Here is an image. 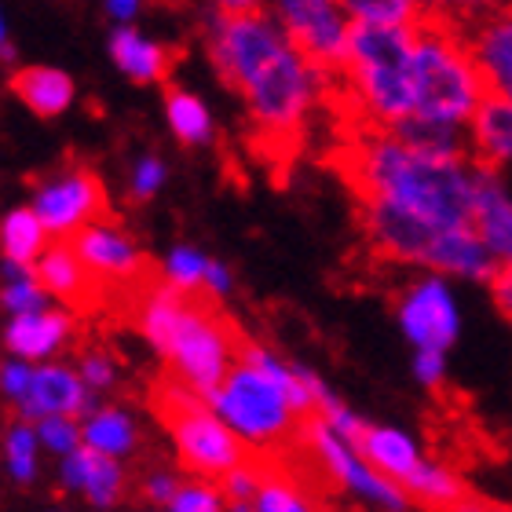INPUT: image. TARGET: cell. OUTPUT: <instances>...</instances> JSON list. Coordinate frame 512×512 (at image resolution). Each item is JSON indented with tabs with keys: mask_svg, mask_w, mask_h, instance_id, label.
I'll list each match as a JSON object with an SVG mask.
<instances>
[{
	"mask_svg": "<svg viewBox=\"0 0 512 512\" xmlns=\"http://www.w3.org/2000/svg\"><path fill=\"white\" fill-rule=\"evenodd\" d=\"M48 227L44 220L30 209H11L4 220H0V256L8 264L33 267L41 260V253L48 249Z\"/></svg>",
	"mask_w": 512,
	"mask_h": 512,
	"instance_id": "4316f807",
	"label": "cell"
},
{
	"mask_svg": "<svg viewBox=\"0 0 512 512\" xmlns=\"http://www.w3.org/2000/svg\"><path fill=\"white\" fill-rule=\"evenodd\" d=\"M77 374L85 377V384L92 388V392H103V388H110L114 384V359H107L103 352H88L81 355V370Z\"/></svg>",
	"mask_w": 512,
	"mask_h": 512,
	"instance_id": "74e56055",
	"label": "cell"
},
{
	"mask_svg": "<svg viewBox=\"0 0 512 512\" xmlns=\"http://www.w3.org/2000/svg\"><path fill=\"white\" fill-rule=\"evenodd\" d=\"M403 491L410 494V502L425 505L432 512H454L469 498V487L458 480V472H450L439 461H421L410 472V480L403 483Z\"/></svg>",
	"mask_w": 512,
	"mask_h": 512,
	"instance_id": "d4e9b609",
	"label": "cell"
},
{
	"mask_svg": "<svg viewBox=\"0 0 512 512\" xmlns=\"http://www.w3.org/2000/svg\"><path fill=\"white\" fill-rule=\"evenodd\" d=\"M205 271H209V256L198 253L191 246H176L165 260V278L172 286L183 289V293H194V289L205 286Z\"/></svg>",
	"mask_w": 512,
	"mask_h": 512,
	"instance_id": "1f68e13d",
	"label": "cell"
},
{
	"mask_svg": "<svg viewBox=\"0 0 512 512\" xmlns=\"http://www.w3.org/2000/svg\"><path fill=\"white\" fill-rule=\"evenodd\" d=\"M19 414L26 421H41L48 414H88L92 410V388L85 384V377L70 370V366H59V363H48V366H37L33 370V384L30 392L22 395L19 403Z\"/></svg>",
	"mask_w": 512,
	"mask_h": 512,
	"instance_id": "2e32d148",
	"label": "cell"
},
{
	"mask_svg": "<svg viewBox=\"0 0 512 512\" xmlns=\"http://www.w3.org/2000/svg\"><path fill=\"white\" fill-rule=\"evenodd\" d=\"M359 205H363V227L377 253L403 260V264L428 267L443 227L425 220V216L410 213V209H399L392 202H377V198H366Z\"/></svg>",
	"mask_w": 512,
	"mask_h": 512,
	"instance_id": "8fae6325",
	"label": "cell"
},
{
	"mask_svg": "<svg viewBox=\"0 0 512 512\" xmlns=\"http://www.w3.org/2000/svg\"><path fill=\"white\" fill-rule=\"evenodd\" d=\"M107 48L114 66H118L128 81H136V85H158L172 70L169 48L158 37L136 30V26H114Z\"/></svg>",
	"mask_w": 512,
	"mask_h": 512,
	"instance_id": "44dd1931",
	"label": "cell"
},
{
	"mask_svg": "<svg viewBox=\"0 0 512 512\" xmlns=\"http://www.w3.org/2000/svg\"><path fill=\"white\" fill-rule=\"evenodd\" d=\"M33 384V366L26 359H11V363L0 366V392L19 403L22 395L30 392Z\"/></svg>",
	"mask_w": 512,
	"mask_h": 512,
	"instance_id": "8d00e7d4",
	"label": "cell"
},
{
	"mask_svg": "<svg viewBox=\"0 0 512 512\" xmlns=\"http://www.w3.org/2000/svg\"><path fill=\"white\" fill-rule=\"evenodd\" d=\"M476 231L498 264H512V191L505 172L476 165Z\"/></svg>",
	"mask_w": 512,
	"mask_h": 512,
	"instance_id": "ac0fdd59",
	"label": "cell"
},
{
	"mask_svg": "<svg viewBox=\"0 0 512 512\" xmlns=\"http://www.w3.org/2000/svg\"><path fill=\"white\" fill-rule=\"evenodd\" d=\"M176 491H180V483L172 480V472H154V476L143 480V494H147L154 505H169L172 498H176Z\"/></svg>",
	"mask_w": 512,
	"mask_h": 512,
	"instance_id": "b9f144b4",
	"label": "cell"
},
{
	"mask_svg": "<svg viewBox=\"0 0 512 512\" xmlns=\"http://www.w3.org/2000/svg\"><path fill=\"white\" fill-rule=\"evenodd\" d=\"M242 344H246V337L238 333L235 322L227 319L213 300L191 297L161 359L172 366L176 381H183L202 399H209L224 384V377L231 374V366L238 363Z\"/></svg>",
	"mask_w": 512,
	"mask_h": 512,
	"instance_id": "52a82bcc",
	"label": "cell"
},
{
	"mask_svg": "<svg viewBox=\"0 0 512 512\" xmlns=\"http://www.w3.org/2000/svg\"><path fill=\"white\" fill-rule=\"evenodd\" d=\"M169 512H224V491L209 480L183 483L176 498L169 502Z\"/></svg>",
	"mask_w": 512,
	"mask_h": 512,
	"instance_id": "836d02e7",
	"label": "cell"
},
{
	"mask_svg": "<svg viewBox=\"0 0 512 512\" xmlns=\"http://www.w3.org/2000/svg\"><path fill=\"white\" fill-rule=\"evenodd\" d=\"M165 121H169L172 136L180 139L183 147H205L216 136L213 110L191 88H169L165 92Z\"/></svg>",
	"mask_w": 512,
	"mask_h": 512,
	"instance_id": "cb8c5ba5",
	"label": "cell"
},
{
	"mask_svg": "<svg viewBox=\"0 0 512 512\" xmlns=\"http://www.w3.org/2000/svg\"><path fill=\"white\" fill-rule=\"evenodd\" d=\"M465 33H469L472 55L487 81V92L512 99V0L472 19Z\"/></svg>",
	"mask_w": 512,
	"mask_h": 512,
	"instance_id": "9a60e30c",
	"label": "cell"
},
{
	"mask_svg": "<svg viewBox=\"0 0 512 512\" xmlns=\"http://www.w3.org/2000/svg\"><path fill=\"white\" fill-rule=\"evenodd\" d=\"M414 26L355 22L348 59L337 70V92L359 118V128H395L414 114Z\"/></svg>",
	"mask_w": 512,
	"mask_h": 512,
	"instance_id": "277c9868",
	"label": "cell"
},
{
	"mask_svg": "<svg viewBox=\"0 0 512 512\" xmlns=\"http://www.w3.org/2000/svg\"><path fill=\"white\" fill-rule=\"evenodd\" d=\"M414 374H417V381L428 384V388H439V384H443V374H447V359H443V352H436V348H417Z\"/></svg>",
	"mask_w": 512,
	"mask_h": 512,
	"instance_id": "f35d334b",
	"label": "cell"
},
{
	"mask_svg": "<svg viewBox=\"0 0 512 512\" xmlns=\"http://www.w3.org/2000/svg\"><path fill=\"white\" fill-rule=\"evenodd\" d=\"M37 439H41L44 450H52V454H59V458H66V454L81 450V443H85L77 417H70V414L41 417V421H37Z\"/></svg>",
	"mask_w": 512,
	"mask_h": 512,
	"instance_id": "d6a6232c",
	"label": "cell"
},
{
	"mask_svg": "<svg viewBox=\"0 0 512 512\" xmlns=\"http://www.w3.org/2000/svg\"><path fill=\"white\" fill-rule=\"evenodd\" d=\"M498 4H505V0H443V11H447V19L469 26L472 19L487 15V11L498 8Z\"/></svg>",
	"mask_w": 512,
	"mask_h": 512,
	"instance_id": "ab89813d",
	"label": "cell"
},
{
	"mask_svg": "<svg viewBox=\"0 0 512 512\" xmlns=\"http://www.w3.org/2000/svg\"><path fill=\"white\" fill-rule=\"evenodd\" d=\"M33 213L44 220L48 235L70 242L77 231H85L88 224L107 216V191L92 169L70 165V169H59L37 183Z\"/></svg>",
	"mask_w": 512,
	"mask_h": 512,
	"instance_id": "30bf717a",
	"label": "cell"
},
{
	"mask_svg": "<svg viewBox=\"0 0 512 512\" xmlns=\"http://www.w3.org/2000/svg\"><path fill=\"white\" fill-rule=\"evenodd\" d=\"M359 202L377 198L439 227H476V161L425 154L392 128H359L341 154Z\"/></svg>",
	"mask_w": 512,
	"mask_h": 512,
	"instance_id": "7a4b0ae2",
	"label": "cell"
},
{
	"mask_svg": "<svg viewBox=\"0 0 512 512\" xmlns=\"http://www.w3.org/2000/svg\"><path fill=\"white\" fill-rule=\"evenodd\" d=\"M205 403L246 439L249 447L275 450L300 439V428L315 414V395L304 366L282 363L275 352L246 341L231 374Z\"/></svg>",
	"mask_w": 512,
	"mask_h": 512,
	"instance_id": "3957f363",
	"label": "cell"
},
{
	"mask_svg": "<svg viewBox=\"0 0 512 512\" xmlns=\"http://www.w3.org/2000/svg\"><path fill=\"white\" fill-rule=\"evenodd\" d=\"M300 439L311 447L315 461H319L322 476H330L344 494H352L359 502H366L377 512H406L410 494L395 480H388L384 472H377L359 450L333 432L319 414H311L300 428Z\"/></svg>",
	"mask_w": 512,
	"mask_h": 512,
	"instance_id": "ba28073f",
	"label": "cell"
},
{
	"mask_svg": "<svg viewBox=\"0 0 512 512\" xmlns=\"http://www.w3.org/2000/svg\"><path fill=\"white\" fill-rule=\"evenodd\" d=\"M150 0H103V11L110 15V22L114 26H132V22L143 15V8H147Z\"/></svg>",
	"mask_w": 512,
	"mask_h": 512,
	"instance_id": "7bdbcfd3",
	"label": "cell"
},
{
	"mask_svg": "<svg viewBox=\"0 0 512 512\" xmlns=\"http://www.w3.org/2000/svg\"><path fill=\"white\" fill-rule=\"evenodd\" d=\"M355 450H359L377 472H384L388 480L399 483V487H403V483L410 480V472L425 461L414 439L406 436V432H399V428H384V425H366L363 439H359Z\"/></svg>",
	"mask_w": 512,
	"mask_h": 512,
	"instance_id": "603a6c76",
	"label": "cell"
},
{
	"mask_svg": "<svg viewBox=\"0 0 512 512\" xmlns=\"http://www.w3.org/2000/svg\"><path fill=\"white\" fill-rule=\"evenodd\" d=\"M399 326L417 348H436L447 352L458 341V304L454 293L439 275H428L406 289L399 297Z\"/></svg>",
	"mask_w": 512,
	"mask_h": 512,
	"instance_id": "7c38bea8",
	"label": "cell"
},
{
	"mask_svg": "<svg viewBox=\"0 0 512 512\" xmlns=\"http://www.w3.org/2000/svg\"><path fill=\"white\" fill-rule=\"evenodd\" d=\"M253 509L256 512H315L308 498H304V491H300L289 476H282V472H264L260 491H256V498H253Z\"/></svg>",
	"mask_w": 512,
	"mask_h": 512,
	"instance_id": "4dcf8cb0",
	"label": "cell"
},
{
	"mask_svg": "<svg viewBox=\"0 0 512 512\" xmlns=\"http://www.w3.org/2000/svg\"><path fill=\"white\" fill-rule=\"evenodd\" d=\"M74 249L77 256L85 260L92 271H96L103 282H121V286H147L150 282V264L147 256L139 253L136 242L128 231H121L118 224H110L107 216L96 220V224H88L85 231H77L74 238Z\"/></svg>",
	"mask_w": 512,
	"mask_h": 512,
	"instance_id": "4fadbf2b",
	"label": "cell"
},
{
	"mask_svg": "<svg viewBox=\"0 0 512 512\" xmlns=\"http://www.w3.org/2000/svg\"><path fill=\"white\" fill-rule=\"evenodd\" d=\"M205 52L220 81L238 92L256 136L278 147H293L337 92V74L311 63L264 8L205 15Z\"/></svg>",
	"mask_w": 512,
	"mask_h": 512,
	"instance_id": "6da1fadb",
	"label": "cell"
},
{
	"mask_svg": "<svg viewBox=\"0 0 512 512\" xmlns=\"http://www.w3.org/2000/svg\"><path fill=\"white\" fill-rule=\"evenodd\" d=\"M15 59V41H11V26H8V15L0 8V63H11Z\"/></svg>",
	"mask_w": 512,
	"mask_h": 512,
	"instance_id": "bcb514c9",
	"label": "cell"
},
{
	"mask_svg": "<svg viewBox=\"0 0 512 512\" xmlns=\"http://www.w3.org/2000/svg\"><path fill=\"white\" fill-rule=\"evenodd\" d=\"M74 333V319L66 311H33V315H11L8 330H4V344L15 359H26V363H41V359H52L59 348H66Z\"/></svg>",
	"mask_w": 512,
	"mask_h": 512,
	"instance_id": "ffe728a7",
	"label": "cell"
},
{
	"mask_svg": "<svg viewBox=\"0 0 512 512\" xmlns=\"http://www.w3.org/2000/svg\"><path fill=\"white\" fill-rule=\"evenodd\" d=\"M487 282H491V297L498 304V311L505 319H512V264H498Z\"/></svg>",
	"mask_w": 512,
	"mask_h": 512,
	"instance_id": "60d3db41",
	"label": "cell"
},
{
	"mask_svg": "<svg viewBox=\"0 0 512 512\" xmlns=\"http://www.w3.org/2000/svg\"><path fill=\"white\" fill-rule=\"evenodd\" d=\"M4 458H8V472L15 483H33L37 480V461H41V439H37V425H30L26 417L15 421L4 436Z\"/></svg>",
	"mask_w": 512,
	"mask_h": 512,
	"instance_id": "f1b7e54d",
	"label": "cell"
},
{
	"mask_svg": "<svg viewBox=\"0 0 512 512\" xmlns=\"http://www.w3.org/2000/svg\"><path fill=\"white\" fill-rule=\"evenodd\" d=\"M205 289H209L213 297H224V293H231V271H227L224 264L209 260V271H205Z\"/></svg>",
	"mask_w": 512,
	"mask_h": 512,
	"instance_id": "f6af8a7d",
	"label": "cell"
},
{
	"mask_svg": "<svg viewBox=\"0 0 512 512\" xmlns=\"http://www.w3.org/2000/svg\"><path fill=\"white\" fill-rule=\"evenodd\" d=\"M410 77H414V114L410 118L469 128L472 114L487 96V81L472 55L469 33L447 15L421 19L414 26Z\"/></svg>",
	"mask_w": 512,
	"mask_h": 512,
	"instance_id": "5b68a950",
	"label": "cell"
},
{
	"mask_svg": "<svg viewBox=\"0 0 512 512\" xmlns=\"http://www.w3.org/2000/svg\"><path fill=\"white\" fill-rule=\"evenodd\" d=\"M11 92L37 118H63L77 99L74 77L55 66H19L11 74Z\"/></svg>",
	"mask_w": 512,
	"mask_h": 512,
	"instance_id": "7402d4cb",
	"label": "cell"
},
{
	"mask_svg": "<svg viewBox=\"0 0 512 512\" xmlns=\"http://www.w3.org/2000/svg\"><path fill=\"white\" fill-rule=\"evenodd\" d=\"M454 512H512V505H491V502H480V498H465Z\"/></svg>",
	"mask_w": 512,
	"mask_h": 512,
	"instance_id": "7dc6e473",
	"label": "cell"
},
{
	"mask_svg": "<svg viewBox=\"0 0 512 512\" xmlns=\"http://www.w3.org/2000/svg\"><path fill=\"white\" fill-rule=\"evenodd\" d=\"M33 271L48 293H55L74 311H96L107 297V282L77 256L74 242H66V238H55V246L44 249Z\"/></svg>",
	"mask_w": 512,
	"mask_h": 512,
	"instance_id": "5bb4252c",
	"label": "cell"
},
{
	"mask_svg": "<svg viewBox=\"0 0 512 512\" xmlns=\"http://www.w3.org/2000/svg\"><path fill=\"white\" fill-rule=\"evenodd\" d=\"M417 11H421V19H436V15H447L443 11V0H414Z\"/></svg>",
	"mask_w": 512,
	"mask_h": 512,
	"instance_id": "c3c4849f",
	"label": "cell"
},
{
	"mask_svg": "<svg viewBox=\"0 0 512 512\" xmlns=\"http://www.w3.org/2000/svg\"><path fill=\"white\" fill-rule=\"evenodd\" d=\"M465 139L476 165L494 172L512 169V99L487 92L465 128Z\"/></svg>",
	"mask_w": 512,
	"mask_h": 512,
	"instance_id": "e0dca14e",
	"label": "cell"
},
{
	"mask_svg": "<svg viewBox=\"0 0 512 512\" xmlns=\"http://www.w3.org/2000/svg\"><path fill=\"white\" fill-rule=\"evenodd\" d=\"M81 436H85V447L107 454V458H128L139 443L136 421L118 410V406H92L85 414V425H81Z\"/></svg>",
	"mask_w": 512,
	"mask_h": 512,
	"instance_id": "484cf974",
	"label": "cell"
},
{
	"mask_svg": "<svg viewBox=\"0 0 512 512\" xmlns=\"http://www.w3.org/2000/svg\"><path fill=\"white\" fill-rule=\"evenodd\" d=\"M344 8L355 22H366V26H414V22H421L414 0H344Z\"/></svg>",
	"mask_w": 512,
	"mask_h": 512,
	"instance_id": "f546056e",
	"label": "cell"
},
{
	"mask_svg": "<svg viewBox=\"0 0 512 512\" xmlns=\"http://www.w3.org/2000/svg\"><path fill=\"white\" fill-rule=\"evenodd\" d=\"M260 480H264V472L256 469V465H238V469H231L220 480V491L231 498V505H242V502H253L256 491H260Z\"/></svg>",
	"mask_w": 512,
	"mask_h": 512,
	"instance_id": "d590c367",
	"label": "cell"
},
{
	"mask_svg": "<svg viewBox=\"0 0 512 512\" xmlns=\"http://www.w3.org/2000/svg\"><path fill=\"white\" fill-rule=\"evenodd\" d=\"M0 304L11 315H33V311L48 308V289L41 286V278L33 267L8 264L4 260V289H0Z\"/></svg>",
	"mask_w": 512,
	"mask_h": 512,
	"instance_id": "83f0119b",
	"label": "cell"
},
{
	"mask_svg": "<svg viewBox=\"0 0 512 512\" xmlns=\"http://www.w3.org/2000/svg\"><path fill=\"white\" fill-rule=\"evenodd\" d=\"M264 11L311 63L337 74L348 59L355 19L344 0H264Z\"/></svg>",
	"mask_w": 512,
	"mask_h": 512,
	"instance_id": "9c48e42d",
	"label": "cell"
},
{
	"mask_svg": "<svg viewBox=\"0 0 512 512\" xmlns=\"http://www.w3.org/2000/svg\"><path fill=\"white\" fill-rule=\"evenodd\" d=\"M205 15H242V11H260L264 0H198Z\"/></svg>",
	"mask_w": 512,
	"mask_h": 512,
	"instance_id": "ee69618b",
	"label": "cell"
},
{
	"mask_svg": "<svg viewBox=\"0 0 512 512\" xmlns=\"http://www.w3.org/2000/svg\"><path fill=\"white\" fill-rule=\"evenodd\" d=\"M63 487L66 491H81L88 505H96V509H114L125 498V469H121L118 458L81 447L63 458Z\"/></svg>",
	"mask_w": 512,
	"mask_h": 512,
	"instance_id": "d6986e66",
	"label": "cell"
},
{
	"mask_svg": "<svg viewBox=\"0 0 512 512\" xmlns=\"http://www.w3.org/2000/svg\"><path fill=\"white\" fill-rule=\"evenodd\" d=\"M165 187V161L158 154H143V158L132 165V180H128V191L136 202H147Z\"/></svg>",
	"mask_w": 512,
	"mask_h": 512,
	"instance_id": "e575fe53",
	"label": "cell"
},
{
	"mask_svg": "<svg viewBox=\"0 0 512 512\" xmlns=\"http://www.w3.org/2000/svg\"><path fill=\"white\" fill-rule=\"evenodd\" d=\"M150 410L172 432L180 461L202 480H224L227 472L246 465L249 443L216 414L213 406L202 403V395L187 388L176 377H161L150 388Z\"/></svg>",
	"mask_w": 512,
	"mask_h": 512,
	"instance_id": "8992f818",
	"label": "cell"
}]
</instances>
